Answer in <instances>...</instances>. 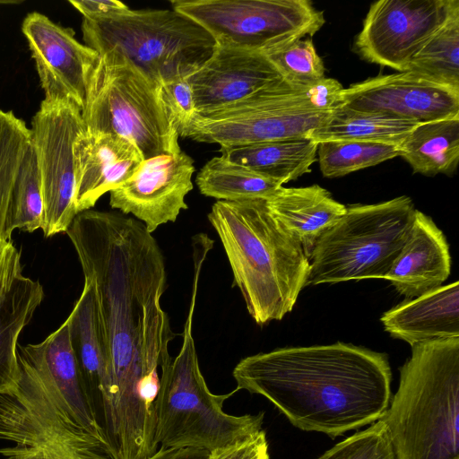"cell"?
I'll return each instance as SVG.
<instances>
[{
  "instance_id": "4dcf8cb0",
  "label": "cell",
  "mask_w": 459,
  "mask_h": 459,
  "mask_svg": "<svg viewBox=\"0 0 459 459\" xmlns=\"http://www.w3.org/2000/svg\"><path fill=\"white\" fill-rule=\"evenodd\" d=\"M44 222V201L35 148L30 143L14 182L8 214V230L33 232Z\"/></svg>"
},
{
  "instance_id": "8fae6325",
  "label": "cell",
  "mask_w": 459,
  "mask_h": 459,
  "mask_svg": "<svg viewBox=\"0 0 459 459\" xmlns=\"http://www.w3.org/2000/svg\"><path fill=\"white\" fill-rule=\"evenodd\" d=\"M172 9L204 28L216 44L264 51L306 36L325 24L308 0H172Z\"/></svg>"
},
{
  "instance_id": "44dd1931",
  "label": "cell",
  "mask_w": 459,
  "mask_h": 459,
  "mask_svg": "<svg viewBox=\"0 0 459 459\" xmlns=\"http://www.w3.org/2000/svg\"><path fill=\"white\" fill-rule=\"evenodd\" d=\"M17 352L49 380L76 423L108 449L103 432L95 420L85 392L71 345L68 319L39 343L17 344Z\"/></svg>"
},
{
  "instance_id": "30bf717a",
  "label": "cell",
  "mask_w": 459,
  "mask_h": 459,
  "mask_svg": "<svg viewBox=\"0 0 459 459\" xmlns=\"http://www.w3.org/2000/svg\"><path fill=\"white\" fill-rule=\"evenodd\" d=\"M331 112L314 109L304 88L283 80L224 108L195 114L179 136L220 146L308 137Z\"/></svg>"
},
{
  "instance_id": "d6986e66",
  "label": "cell",
  "mask_w": 459,
  "mask_h": 459,
  "mask_svg": "<svg viewBox=\"0 0 459 459\" xmlns=\"http://www.w3.org/2000/svg\"><path fill=\"white\" fill-rule=\"evenodd\" d=\"M77 212L90 210L106 193L126 181L143 160L139 150L115 134L86 129L74 145Z\"/></svg>"
},
{
  "instance_id": "5b68a950",
  "label": "cell",
  "mask_w": 459,
  "mask_h": 459,
  "mask_svg": "<svg viewBox=\"0 0 459 459\" xmlns=\"http://www.w3.org/2000/svg\"><path fill=\"white\" fill-rule=\"evenodd\" d=\"M194 281L183 343L175 359L160 364L155 400V441L160 448H195L212 453L255 436L263 429L264 411L240 416L223 411L224 402L238 390L212 394L201 373L192 334L193 316L203 264H194Z\"/></svg>"
},
{
  "instance_id": "7c38bea8",
  "label": "cell",
  "mask_w": 459,
  "mask_h": 459,
  "mask_svg": "<svg viewBox=\"0 0 459 459\" xmlns=\"http://www.w3.org/2000/svg\"><path fill=\"white\" fill-rule=\"evenodd\" d=\"M86 129L82 110L71 101L43 100L31 120L44 201L46 238L66 232L78 214L74 145Z\"/></svg>"
},
{
  "instance_id": "f546056e",
  "label": "cell",
  "mask_w": 459,
  "mask_h": 459,
  "mask_svg": "<svg viewBox=\"0 0 459 459\" xmlns=\"http://www.w3.org/2000/svg\"><path fill=\"white\" fill-rule=\"evenodd\" d=\"M30 143V129L25 122L12 110L0 109V239L11 240L8 214L12 193Z\"/></svg>"
},
{
  "instance_id": "f1b7e54d",
  "label": "cell",
  "mask_w": 459,
  "mask_h": 459,
  "mask_svg": "<svg viewBox=\"0 0 459 459\" xmlns=\"http://www.w3.org/2000/svg\"><path fill=\"white\" fill-rule=\"evenodd\" d=\"M195 183L202 195L218 201L267 199L281 184L216 156L199 170Z\"/></svg>"
},
{
  "instance_id": "83f0119b",
  "label": "cell",
  "mask_w": 459,
  "mask_h": 459,
  "mask_svg": "<svg viewBox=\"0 0 459 459\" xmlns=\"http://www.w3.org/2000/svg\"><path fill=\"white\" fill-rule=\"evenodd\" d=\"M404 72L459 91L458 0H449L444 22L411 59Z\"/></svg>"
},
{
  "instance_id": "8d00e7d4",
  "label": "cell",
  "mask_w": 459,
  "mask_h": 459,
  "mask_svg": "<svg viewBox=\"0 0 459 459\" xmlns=\"http://www.w3.org/2000/svg\"><path fill=\"white\" fill-rule=\"evenodd\" d=\"M268 443L264 430L234 446L211 453L210 459H269Z\"/></svg>"
},
{
  "instance_id": "9a60e30c",
  "label": "cell",
  "mask_w": 459,
  "mask_h": 459,
  "mask_svg": "<svg viewBox=\"0 0 459 459\" xmlns=\"http://www.w3.org/2000/svg\"><path fill=\"white\" fill-rule=\"evenodd\" d=\"M195 170L194 160L183 151L143 160L126 181L109 192V204L134 215L152 233L187 209L186 196L193 189Z\"/></svg>"
},
{
  "instance_id": "6da1fadb",
  "label": "cell",
  "mask_w": 459,
  "mask_h": 459,
  "mask_svg": "<svg viewBox=\"0 0 459 459\" xmlns=\"http://www.w3.org/2000/svg\"><path fill=\"white\" fill-rule=\"evenodd\" d=\"M65 233L84 280L93 286L111 366L112 454L117 459H146L158 449V368L177 336L160 306L167 281L161 249L143 222L120 212L83 211Z\"/></svg>"
},
{
  "instance_id": "d590c367",
  "label": "cell",
  "mask_w": 459,
  "mask_h": 459,
  "mask_svg": "<svg viewBox=\"0 0 459 459\" xmlns=\"http://www.w3.org/2000/svg\"><path fill=\"white\" fill-rule=\"evenodd\" d=\"M343 89L337 80L325 77L305 87L304 93L314 109L331 112L340 106V97Z\"/></svg>"
},
{
  "instance_id": "cb8c5ba5",
  "label": "cell",
  "mask_w": 459,
  "mask_h": 459,
  "mask_svg": "<svg viewBox=\"0 0 459 459\" xmlns=\"http://www.w3.org/2000/svg\"><path fill=\"white\" fill-rule=\"evenodd\" d=\"M318 143L308 137L221 146V156L281 185L311 171Z\"/></svg>"
},
{
  "instance_id": "e0dca14e",
  "label": "cell",
  "mask_w": 459,
  "mask_h": 459,
  "mask_svg": "<svg viewBox=\"0 0 459 459\" xmlns=\"http://www.w3.org/2000/svg\"><path fill=\"white\" fill-rule=\"evenodd\" d=\"M186 78L195 114L224 108L284 80L262 51L228 44H216L211 56Z\"/></svg>"
},
{
  "instance_id": "603a6c76",
  "label": "cell",
  "mask_w": 459,
  "mask_h": 459,
  "mask_svg": "<svg viewBox=\"0 0 459 459\" xmlns=\"http://www.w3.org/2000/svg\"><path fill=\"white\" fill-rule=\"evenodd\" d=\"M267 207L301 247L308 260L318 239L345 213L346 206L318 185L279 188Z\"/></svg>"
},
{
  "instance_id": "1f68e13d",
  "label": "cell",
  "mask_w": 459,
  "mask_h": 459,
  "mask_svg": "<svg viewBox=\"0 0 459 459\" xmlns=\"http://www.w3.org/2000/svg\"><path fill=\"white\" fill-rule=\"evenodd\" d=\"M399 146L354 141H328L318 143L316 153L323 176L333 178L398 157Z\"/></svg>"
},
{
  "instance_id": "5bb4252c",
  "label": "cell",
  "mask_w": 459,
  "mask_h": 459,
  "mask_svg": "<svg viewBox=\"0 0 459 459\" xmlns=\"http://www.w3.org/2000/svg\"><path fill=\"white\" fill-rule=\"evenodd\" d=\"M22 31L35 60L44 100L71 101L82 110L98 53L80 43L73 29L55 23L39 12L26 15Z\"/></svg>"
},
{
  "instance_id": "d4e9b609",
  "label": "cell",
  "mask_w": 459,
  "mask_h": 459,
  "mask_svg": "<svg viewBox=\"0 0 459 459\" xmlns=\"http://www.w3.org/2000/svg\"><path fill=\"white\" fill-rule=\"evenodd\" d=\"M399 147L415 173L452 174L459 160V115L419 123Z\"/></svg>"
},
{
  "instance_id": "b9f144b4",
  "label": "cell",
  "mask_w": 459,
  "mask_h": 459,
  "mask_svg": "<svg viewBox=\"0 0 459 459\" xmlns=\"http://www.w3.org/2000/svg\"><path fill=\"white\" fill-rule=\"evenodd\" d=\"M7 459H37V456L32 454H21V455H11L5 456Z\"/></svg>"
},
{
  "instance_id": "4fadbf2b",
  "label": "cell",
  "mask_w": 459,
  "mask_h": 459,
  "mask_svg": "<svg viewBox=\"0 0 459 459\" xmlns=\"http://www.w3.org/2000/svg\"><path fill=\"white\" fill-rule=\"evenodd\" d=\"M449 0H380L371 4L354 49L365 60L404 72L444 22Z\"/></svg>"
},
{
  "instance_id": "74e56055",
  "label": "cell",
  "mask_w": 459,
  "mask_h": 459,
  "mask_svg": "<svg viewBox=\"0 0 459 459\" xmlns=\"http://www.w3.org/2000/svg\"><path fill=\"white\" fill-rule=\"evenodd\" d=\"M21 255L12 240L0 239V299L22 274Z\"/></svg>"
},
{
  "instance_id": "8992f818",
  "label": "cell",
  "mask_w": 459,
  "mask_h": 459,
  "mask_svg": "<svg viewBox=\"0 0 459 459\" xmlns=\"http://www.w3.org/2000/svg\"><path fill=\"white\" fill-rule=\"evenodd\" d=\"M82 117L90 134H108L133 143L143 160L182 150L160 84L116 51L99 55L89 77Z\"/></svg>"
},
{
  "instance_id": "4316f807",
  "label": "cell",
  "mask_w": 459,
  "mask_h": 459,
  "mask_svg": "<svg viewBox=\"0 0 459 459\" xmlns=\"http://www.w3.org/2000/svg\"><path fill=\"white\" fill-rule=\"evenodd\" d=\"M419 122L339 106L308 136L319 143L354 141L400 145Z\"/></svg>"
},
{
  "instance_id": "60d3db41",
  "label": "cell",
  "mask_w": 459,
  "mask_h": 459,
  "mask_svg": "<svg viewBox=\"0 0 459 459\" xmlns=\"http://www.w3.org/2000/svg\"><path fill=\"white\" fill-rule=\"evenodd\" d=\"M0 454L3 456H4V457L7 456V455H11L32 454V455H35L37 456V459H56L53 456H51V455H48L46 453H43V452L13 453V452L7 451L4 448H1L0 449Z\"/></svg>"
},
{
  "instance_id": "484cf974",
  "label": "cell",
  "mask_w": 459,
  "mask_h": 459,
  "mask_svg": "<svg viewBox=\"0 0 459 459\" xmlns=\"http://www.w3.org/2000/svg\"><path fill=\"white\" fill-rule=\"evenodd\" d=\"M44 299L38 281L21 276L0 299V393L12 389L18 379V339Z\"/></svg>"
},
{
  "instance_id": "ab89813d",
  "label": "cell",
  "mask_w": 459,
  "mask_h": 459,
  "mask_svg": "<svg viewBox=\"0 0 459 459\" xmlns=\"http://www.w3.org/2000/svg\"><path fill=\"white\" fill-rule=\"evenodd\" d=\"M211 453L195 448H160L147 459H210Z\"/></svg>"
},
{
  "instance_id": "ba28073f",
  "label": "cell",
  "mask_w": 459,
  "mask_h": 459,
  "mask_svg": "<svg viewBox=\"0 0 459 459\" xmlns=\"http://www.w3.org/2000/svg\"><path fill=\"white\" fill-rule=\"evenodd\" d=\"M415 212L406 195L346 206L345 213L316 242L306 286L385 279L409 237Z\"/></svg>"
},
{
  "instance_id": "ffe728a7",
  "label": "cell",
  "mask_w": 459,
  "mask_h": 459,
  "mask_svg": "<svg viewBox=\"0 0 459 459\" xmlns=\"http://www.w3.org/2000/svg\"><path fill=\"white\" fill-rule=\"evenodd\" d=\"M450 272L451 255L444 233L416 209L409 237L385 279L411 299L442 286Z\"/></svg>"
},
{
  "instance_id": "f35d334b",
  "label": "cell",
  "mask_w": 459,
  "mask_h": 459,
  "mask_svg": "<svg viewBox=\"0 0 459 459\" xmlns=\"http://www.w3.org/2000/svg\"><path fill=\"white\" fill-rule=\"evenodd\" d=\"M83 18H105L126 11L129 7L117 0H70Z\"/></svg>"
},
{
  "instance_id": "e575fe53",
  "label": "cell",
  "mask_w": 459,
  "mask_h": 459,
  "mask_svg": "<svg viewBox=\"0 0 459 459\" xmlns=\"http://www.w3.org/2000/svg\"><path fill=\"white\" fill-rule=\"evenodd\" d=\"M160 95L179 134L195 114L193 90L187 78H175L160 84Z\"/></svg>"
},
{
  "instance_id": "3957f363",
  "label": "cell",
  "mask_w": 459,
  "mask_h": 459,
  "mask_svg": "<svg viewBox=\"0 0 459 459\" xmlns=\"http://www.w3.org/2000/svg\"><path fill=\"white\" fill-rule=\"evenodd\" d=\"M247 312L258 325L281 320L306 287L309 260L265 199L217 201L208 213Z\"/></svg>"
},
{
  "instance_id": "d6a6232c",
  "label": "cell",
  "mask_w": 459,
  "mask_h": 459,
  "mask_svg": "<svg viewBox=\"0 0 459 459\" xmlns=\"http://www.w3.org/2000/svg\"><path fill=\"white\" fill-rule=\"evenodd\" d=\"M285 81L305 88L325 78V65L311 39H300L263 51Z\"/></svg>"
},
{
  "instance_id": "7a4b0ae2",
  "label": "cell",
  "mask_w": 459,
  "mask_h": 459,
  "mask_svg": "<svg viewBox=\"0 0 459 459\" xmlns=\"http://www.w3.org/2000/svg\"><path fill=\"white\" fill-rule=\"evenodd\" d=\"M232 375L238 391L264 396L296 428L332 438L377 421L392 398L388 356L342 342L251 355Z\"/></svg>"
},
{
  "instance_id": "9c48e42d",
  "label": "cell",
  "mask_w": 459,
  "mask_h": 459,
  "mask_svg": "<svg viewBox=\"0 0 459 459\" xmlns=\"http://www.w3.org/2000/svg\"><path fill=\"white\" fill-rule=\"evenodd\" d=\"M15 385L0 393V439L13 453L43 452L56 459H111L107 447L72 418L49 380L17 352Z\"/></svg>"
},
{
  "instance_id": "ac0fdd59",
  "label": "cell",
  "mask_w": 459,
  "mask_h": 459,
  "mask_svg": "<svg viewBox=\"0 0 459 459\" xmlns=\"http://www.w3.org/2000/svg\"><path fill=\"white\" fill-rule=\"evenodd\" d=\"M67 319L84 389L110 456L115 435L114 385L91 281L84 280L82 294Z\"/></svg>"
},
{
  "instance_id": "277c9868",
  "label": "cell",
  "mask_w": 459,
  "mask_h": 459,
  "mask_svg": "<svg viewBox=\"0 0 459 459\" xmlns=\"http://www.w3.org/2000/svg\"><path fill=\"white\" fill-rule=\"evenodd\" d=\"M379 419L394 459H459V337L414 344Z\"/></svg>"
},
{
  "instance_id": "836d02e7",
  "label": "cell",
  "mask_w": 459,
  "mask_h": 459,
  "mask_svg": "<svg viewBox=\"0 0 459 459\" xmlns=\"http://www.w3.org/2000/svg\"><path fill=\"white\" fill-rule=\"evenodd\" d=\"M316 459H394L384 423L378 420L357 431Z\"/></svg>"
},
{
  "instance_id": "52a82bcc",
  "label": "cell",
  "mask_w": 459,
  "mask_h": 459,
  "mask_svg": "<svg viewBox=\"0 0 459 459\" xmlns=\"http://www.w3.org/2000/svg\"><path fill=\"white\" fill-rule=\"evenodd\" d=\"M82 32L98 55L116 51L160 84L187 77L216 47L204 28L172 8H129L105 18H83Z\"/></svg>"
},
{
  "instance_id": "2e32d148",
  "label": "cell",
  "mask_w": 459,
  "mask_h": 459,
  "mask_svg": "<svg viewBox=\"0 0 459 459\" xmlns=\"http://www.w3.org/2000/svg\"><path fill=\"white\" fill-rule=\"evenodd\" d=\"M340 106L422 123L459 115V91L398 72L343 89Z\"/></svg>"
},
{
  "instance_id": "7402d4cb",
  "label": "cell",
  "mask_w": 459,
  "mask_h": 459,
  "mask_svg": "<svg viewBox=\"0 0 459 459\" xmlns=\"http://www.w3.org/2000/svg\"><path fill=\"white\" fill-rule=\"evenodd\" d=\"M385 330L411 346L459 337V282L442 285L405 299L380 318Z\"/></svg>"
}]
</instances>
